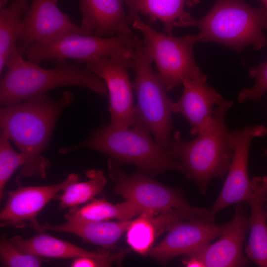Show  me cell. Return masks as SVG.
I'll return each instance as SVG.
<instances>
[{"mask_svg":"<svg viewBox=\"0 0 267 267\" xmlns=\"http://www.w3.org/2000/svg\"><path fill=\"white\" fill-rule=\"evenodd\" d=\"M73 92L64 91L57 100L46 93L33 96L0 110L1 132L23 154L25 163L18 178H45L49 161L43 155L61 112L75 100Z\"/></svg>","mask_w":267,"mask_h":267,"instance_id":"obj_1","label":"cell"},{"mask_svg":"<svg viewBox=\"0 0 267 267\" xmlns=\"http://www.w3.org/2000/svg\"><path fill=\"white\" fill-rule=\"evenodd\" d=\"M24 51L16 46L9 57L6 73L0 82V103L2 106L13 104L33 96L46 93L62 87L78 86L87 88L103 97H108L102 79L79 63L66 59L52 61L54 67L44 69L23 58Z\"/></svg>","mask_w":267,"mask_h":267,"instance_id":"obj_2","label":"cell"},{"mask_svg":"<svg viewBox=\"0 0 267 267\" xmlns=\"http://www.w3.org/2000/svg\"><path fill=\"white\" fill-rule=\"evenodd\" d=\"M233 104L232 100H223L217 105L210 127L193 140H183L178 131L171 138L169 150L174 158L181 165L186 179L203 195L211 180L223 178L230 167L233 149L225 117Z\"/></svg>","mask_w":267,"mask_h":267,"instance_id":"obj_3","label":"cell"},{"mask_svg":"<svg viewBox=\"0 0 267 267\" xmlns=\"http://www.w3.org/2000/svg\"><path fill=\"white\" fill-rule=\"evenodd\" d=\"M80 148L104 154L114 164L135 165L151 176L170 170L183 172L181 165L174 158L169 149L161 146L149 130L139 123L121 130L101 126L84 141L62 148L59 152L67 154Z\"/></svg>","mask_w":267,"mask_h":267,"instance_id":"obj_4","label":"cell"},{"mask_svg":"<svg viewBox=\"0 0 267 267\" xmlns=\"http://www.w3.org/2000/svg\"><path fill=\"white\" fill-rule=\"evenodd\" d=\"M199 30L198 42H214L241 52L251 45L259 50L267 45V9L249 5L244 0H215L203 17L194 18L183 27Z\"/></svg>","mask_w":267,"mask_h":267,"instance_id":"obj_5","label":"cell"},{"mask_svg":"<svg viewBox=\"0 0 267 267\" xmlns=\"http://www.w3.org/2000/svg\"><path fill=\"white\" fill-rule=\"evenodd\" d=\"M132 60L135 74L133 88L137 99L136 123L145 126L161 146L169 149L173 101L158 73L152 68L150 55L138 38Z\"/></svg>","mask_w":267,"mask_h":267,"instance_id":"obj_6","label":"cell"},{"mask_svg":"<svg viewBox=\"0 0 267 267\" xmlns=\"http://www.w3.org/2000/svg\"><path fill=\"white\" fill-rule=\"evenodd\" d=\"M137 39L133 32L110 37L68 32L31 44L24 53L28 61L37 64L67 59L85 63L99 58L132 56Z\"/></svg>","mask_w":267,"mask_h":267,"instance_id":"obj_7","label":"cell"},{"mask_svg":"<svg viewBox=\"0 0 267 267\" xmlns=\"http://www.w3.org/2000/svg\"><path fill=\"white\" fill-rule=\"evenodd\" d=\"M133 27L141 32L144 46L158 69V74L168 91L186 79H195L203 74L194 60V45L198 43L196 35L177 37L160 33L140 18Z\"/></svg>","mask_w":267,"mask_h":267,"instance_id":"obj_8","label":"cell"},{"mask_svg":"<svg viewBox=\"0 0 267 267\" xmlns=\"http://www.w3.org/2000/svg\"><path fill=\"white\" fill-rule=\"evenodd\" d=\"M109 176L114 183V192L140 208L143 213L157 215L175 208L191 206L182 190L165 185L139 169L130 175L119 170L110 159Z\"/></svg>","mask_w":267,"mask_h":267,"instance_id":"obj_9","label":"cell"},{"mask_svg":"<svg viewBox=\"0 0 267 267\" xmlns=\"http://www.w3.org/2000/svg\"><path fill=\"white\" fill-rule=\"evenodd\" d=\"M267 134L264 126H246L230 131V139L233 155L227 175L221 191L211 206L205 222L215 223L217 215L224 208L233 204L247 201L252 194L251 180L248 173L250 147L253 139Z\"/></svg>","mask_w":267,"mask_h":267,"instance_id":"obj_10","label":"cell"},{"mask_svg":"<svg viewBox=\"0 0 267 267\" xmlns=\"http://www.w3.org/2000/svg\"><path fill=\"white\" fill-rule=\"evenodd\" d=\"M132 56L99 58L85 63V67L102 79L106 86L111 119L108 126L115 130L124 129L136 123L133 84L128 73L132 66Z\"/></svg>","mask_w":267,"mask_h":267,"instance_id":"obj_11","label":"cell"},{"mask_svg":"<svg viewBox=\"0 0 267 267\" xmlns=\"http://www.w3.org/2000/svg\"><path fill=\"white\" fill-rule=\"evenodd\" d=\"M78 174H70L63 181L44 186H19L7 193L8 198L0 213L1 227L15 229L29 226L43 232L37 218L45 205L69 184L79 180Z\"/></svg>","mask_w":267,"mask_h":267,"instance_id":"obj_12","label":"cell"},{"mask_svg":"<svg viewBox=\"0 0 267 267\" xmlns=\"http://www.w3.org/2000/svg\"><path fill=\"white\" fill-rule=\"evenodd\" d=\"M227 223L216 224L203 219L178 222L168 231L163 240L153 246L146 255L165 265L181 255L196 252L204 248L225 230Z\"/></svg>","mask_w":267,"mask_h":267,"instance_id":"obj_13","label":"cell"},{"mask_svg":"<svg viewBox=\"0 0 267 267\" xmlns=\"http://www.w3.org/2000/svg\"><path fill=\"white\" fill-rule=\"evenodd\" d=\"M16 46L24 51L30 44L68 32L86 35L80 25L62 12L53 0H32L22 18Z\"/></svg>","mask_w":267,"mask_h":267,"instance_id":"obj_14","label":"cell"},{"mask_svg":"<svg viewBox=\"0 0 267 267\" xmlns=\"http://www.w3.org/2000/svg\"><path fill=\"white\" fill-rule=\"evenodd\" d=\"M250 228L249 219L243 207H236L233 219L215 242L188 255L200 259L205 267H245L248 260L243 253V245Z\"/></svg>","mask_w":267,"mask_h":267,"instance_id":"obj_15","label":"cell"},{"mask_svg":"<svg viewBox=\"0 0 267 267\" xmlns=\"http://www.w3.org/2000/svg\"><path fill=\"white\" fill-rule=\"evenodd\" d=\"M206 81L204 74L184 80L180 98L171 105L172 112L181 114L190 125L193 135L203 133L210 127L213 120V106L224 100Z\"/></svg>","mask_w":267,"mask_h":267,"instance_id":"obj_16","label":"cell"},{"mask_svg":"<svg viewBox=\"0 0 267 267\" xmlns=\"http://www.w3.org/2000/svg\"><path fill=\"white\" fill-rule=\"evenodd\" d=\"M124 0H80L81 27L86 35L110 37L132 33Z\"/></svg>","mask_w":267,"mask_h":267,"instance_id":"obj_17","label":"cell"},{"mask_svg":"<svg viewBox=\"0 0 267 267\" xmlns=\"http://www.w3.org/2000/svg\"><path fill=\"white\" fill-rule=\"evenodd\" d=\"M9 240L20 252L43 258L75 259L90 257L109 260L113 263H118L120 258L118 252L112 254L109 250L103 248L97 251H89L43 232H38L29 238L24 239L17 235L9 238Z\"/></svg>","mask_w":267,"mask_h":267,"instance_id":"obj_18","label":"cell"},{"mask_svg":"<svg viewBox=\"0 0 267 267\" xmlns=\"http://www.w3.org/2000/svg\"><path fill=\"white\" fill-rule=\"evenodd\" d=\"M252 194L248 202L251 215L250 230L246 254L260 267H267V223L265 204L267 199V177H254L251 180Z\"/></svg>","mask_w":267,"mask_h":267,"instance_id":"obj_19","label":"cell"},{"mask_svg":"<svg viewBox=\"0 0 267 267\" xmlns=\"http://www.w3.org/2000/svg\"><path fill=\"white\" fill-rule=\"evenodd\" d=\"M130 221H108L87 222H70L59 225L45 224L41 225L45 230L72 234L85 242L99 246L108 250L113 249L126 231Z\"/></svg>","mask_w":267,"mask_h":267,"instance_id":"obj_20","label":"cell"},{"mask_svg":"<svg viewBox=\"0 0 267 267\" xmlns=\"http://www.w3.org/2000/svg\"><path fill=\"white\" fill-rule=\"evenodd\" d=\"M143 211L132 202L125 200L123 203L113 204L102 198L92 200L86 205L71 208L65 214L66 221L87 222L109 221H130L143 213Z\"/></svg>","mask_w":267,"mask_h":267,"instance_id":"obj_21","label":"cell"},{"mask_svg":"<svg viewBox=\"0 0 267 267\" xmlns=\"http://www.w3.org/2000/svg\"><path fill=\"white\" fill-rule=\"evenodd\" d=\"M139 12L148 17L149 23L156 21L163 25L164 33L172 34L177 27H182L184 24L193 18L185 11V7H192L199 0H138Z\"/></svg>","mask_w":267,"mask_h":267,"instance_id":"obj_22","label":"cell"},{"mask_svg":"<svg viewBox=\"0 0 267 267\" xmlns=\"http://www.w3.org/2000/svg\"><path fill=\"white\" fill-rule=\"evenodd\" d=\"M28 0H11L0 8V72L7 66L23 29L22 17L27 12Z\"/></svg>","mask_w":267,"mask_h":267,"instance_id":"obj_23","label":"cell"},{"mask_svg":"<svg viewBox=\"0 0 267 267\" xmlns=\"http://www.w3.org/2000/svg\"><path fill=\"white\" fill-rule=\"evenodd\" d=\"M86 176L88 178L87 181L72 182L63 189L62 194L55 196L54 198L59 201L60 209L73 208L92 200L107 182L102 171L99 170H88Z\"/></svg>","mask_w":267,"mask_h":267,"instance_id":"obj_24","label":"cell"},{"mask_svg":"<svg viewBox=\"0 0 267 267\" xmlns=\"http://www.w3.org/2000/svg\"><path fill=\"white\" fill-rule=\"evenodd\" d=\"M150 214L143 213L139 215L131 221L126 230L128 244L141 255H146L157 237L152 228Z\"/></svg>","mask_w":267,"mask_h":267,"instance_id":"obj_25","label":"cell"},{"mask_svg":"<svg viewBox=\"0 0 267 267\" xmlns=\"http://www.w3.org/2000/svg\"><path fill=\"white\" fill-rule=\"evenodd\" d=\"M10 140L2 132L0 134V198H3L5 186L13 173L25 163L20 152H17L11 145Z\"/></svg>","mask_w":267,"mask_h":267,"instance_id":"obj_26","label":"cell"},{"mask_svg":"<svg viewBox=\"0 0 267 267\" xmlns=\"http://www.w3.org/2000/svg\"><path fill=\"white\" fill-rule=\"evenodd\" d=\"M0 258L2 267H39L46 260L43 257L24 253L15 248L3 234L0 241Z\"/></svg>","mask_w":267,"mask_h":267,"instance_id":"obj_27","label":"cell"},{"mask_svg":"<svg viewBox=\"0 0 267 267\" xmlns=\"http://www.w3.org/2000/svg\"><path fill=\"white\" fill-rule=\"evenodd\" d=\"M249 77L255 79L254 85L251 88H244L238 95L239 102L248 100L259 101L267 91V60L249 70Z\"/></svg>","mask_w":267,"mask_h":267,"instance_id":"obj_28","label":"cell"},{"mask_svg":"<svg viewBox=\"0 0 267 267\" xmlns=\"http://www.w3.org/2000/svg\"><path fill=\"white\" fill-rule=\"evenodd\" d=\"M114 264L109 260L101 259L90 257H81L75 258L71 263L72 267H110Z\"/></svg>","mask_w":267,"mask_h":267,"instance_id":"obj_29","label":"cell"},{"mask_svg":"<svg viewBox=\"0 0 267 267\" xmlns=\"http://www.w3.org/2000/svg\"><path fill=\"white\" fill-rule=\"evenodd\" d=\"M124 1L128 9L127 18L130 22H133L139 18L138 0H124Z\"/></svg>","mask_w":267,"mask_h":267,"instance_id":"obj_30","label":"cell"},{"mask_svg":"<svg viewBox=\"0 0 267 267\" xmlns=\"http://www.w3.org/2000/svg\"><path fill=\"white\" fill-rule=\"evenodd\" d=\"M182 263L187 267H205L200 259L191 255H186Z\"/></svg>","mask_w":267,"mask_h":267,"instance_id":"obj_31","label":"cell"},{"mask_svg":"<svg viewBox=\"0 0 267 267\" xmlns=\"http://www.w3.org/2000/svg\"><path fill=\"white\" fill-rule=\"evenodd\" d=\"M7 1H8V0H0V8L6 6Z\"/></svg>","mask_w":267,"mask_h":267,"instance_id":"obj_32","label":"cell"},{"mask_svg":"<svg viewBox=\"0 0 267 267\" xmlns=\"http://www.w3.org/2000/svg\"><path fill=\"white\" fill-rule=\"evenodd\" d=\"M265 6V8L267 9V0H262Z\"/></svg>","mask_w":267,"mask_h":267,"instance_id":"obj_33","label":"cell"},{"mask_svg":"<svg viewBox=\"0 0 267 267\" xmlns=\"http://www.w3.org/2000/svg\"><path fill=\"white\" fill-rule=\"evenodd\" d=\"M264 155L267 157V148L264 151Z\"/></svg>","mask_w":267,"mask_h":267,"instance_id":"obj_34","label":"cell"},{"mask_svg":"<svg viewBox=\"0 0 267 267\" xmlns=\"http://www.w3.org/2000/svg\"><path fill=\"white\" fill-rule=\"evenodd\" d=\"M53 0L55 2L57 3L58 0Z\"/></svg>","mask_w":267,"mask_h":267,"instance_id":"obj_35","label":"cell"}]
</instances>
